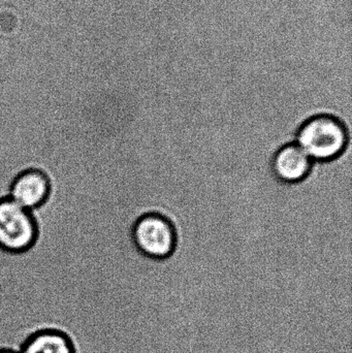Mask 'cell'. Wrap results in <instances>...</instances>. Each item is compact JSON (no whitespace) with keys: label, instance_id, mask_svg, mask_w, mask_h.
I'll list each match as a JSON object with an SVG mask.
<instances>
[{"label":"cell","instance_id":"obj_4","mask_svg":"<svg viewBox=\"0 0 352 353\" xmlns=\"http://www.w3.org/2000/svg\"><path fill=\"white\" fill-rule=\"evenodd\" d=\"M271 167L279 181L287 184H296L310 175L313 161L299 145L289 143L275 153Z\"/></svg>","mask_w":352,"mask_h":353},{"label":"cell","instance_id":"obj_3","mask_svg":"<svg viewBox=\"0 0 352 353\" xmlns=\"http://www.w3.org/2000/svg\"><path fill=\"white\" fill-rule=\"evenodd\" d=\"M37 224L30 211L10 199L0 201V248L21 253L30 248L37 238Z\"/></svg>","mask_w":352,"mask_h":353},{"label":"cell","instance_id":"obj_7","mask_svg":"<svg viewBox=\"0 0 352 353\" xmlns=\"http://www.w3.org/2000/svg\"><path fill=\"white\" fill-rule=\"evenodd\" d=\"M0 353H19L18 350H12V348L2 347L0 348Z\"/></svg>","mask_w":352,"mask_h":353},{"label":"cell","instance_id":"obj_6","mask_svg":"<svg viewBox=\"0 0 352 353\" xmlns=\"http://www.w3.org/2000/svg\"><path fill=\"white\" fill-rule=\"evenodd\" d=\"M19 353H76L72 337L58 329L39 330L21 344Z\"/></svg>","mask_w":352,"mask_h":353},{"label":"cell","instance_id":"obj_1","mask_svg":"<svg viewBox=\"0 0 352 353\" xmlns=\"http://www.w3.org/2000/svg\"><path fill=\"white\" fill-rule=\"evenodd\" d=\"M304 152L318 163L340 157L349 144V132L342 120L330 114H318L302 123L296 134Z\"/></svg>","mask_w":352,"mask_h":353},{"label":"cell","instance_id":"obj_2","mask_svg":"<svg viewBox=\"0 0 352 353\" xmlns=\"http://www.w3.org/2000/svg\"><path fill=\"white\" fill-rule=\"evenodd\" d=\"M132 240L134 248L145 259L163 261L175 252L177 232L169 218L146 212L134 221Z\"/></svg>","mask_w":352,"mask_h":353},{"label":"cell","instance_id":"obj_5","mask_svg":"<svg viewBox=\"0 0 352 353\" xmlns=\"http://www.w3.org/2000/svg\"><path fill=\"white\" fill-rule=\"evenodd\" d=\"M49 191V180L45 174L37 170H27L12 183L8 199L31 212L47 201Z\"/></svg>","mask_w":352,"mask_h":353}]
</instances>
